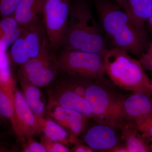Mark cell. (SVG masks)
I'll list each match as a JSON object with an SVG mask.
<instances>
[{
	"label": "cell",
	"instance_id": "6da1fadb",
	"mask_svg": "<svg viewBox=\"0 0 152 152\" xmlns=\"http://www.w3.org/2000/svg\"><path fill=\"white\" fill-rule=\"evenodd\" d=\"M94 4L101 28L112 48L140 56L149 42L146 28L135 23L114 1L94 0Z\"/></svg>",
	"mask_w": 152,
	"mask_h": 152
},
{
	"label": "cell",
	"instance_id": "7a4b0ae2",
	"mask_svg": "<svg viewBox=\"0 0 152 152\" xmlns=\"http://www.w3.org/2000/svg\"><path fill=\"white\" fill-rule=\"evenodd\" d=\"M61 48L104 55L110 49L88 0H77L71 5L67 29Z\"/></svg>",
	"mask_w": 152,
	"mask_h": 152
},
{
	"label": "cell",
	"instance_id": "3957f363",
	"mask_svg": "<svg viewBox=\"0 0 152 152\" xmlns=\"http://www.w3.org/2000/svg\"><path fill=\"white\" fill-rule=\"evenodd\" d=\"M105 70L120 88L151 95V83L139 60L122 50L112 48L104 56Z\"/></svg>",
	"mask_w": 152,
	"mask_h": 152
},
{
	"label": "cell",
	"instance_id": "277c9868",
	"mask_svg": "<svg viewBox=\"0 0 152 152\" xmlns=\"http://www.w3.org/2000/svg\"><path fill=\"white\" fill-rule=\"evenodd\" d=\"M102 80H91L85 98L96 122L118 129L123 122L122 104L125 97L115 93L102 82Z\"/></svg>",
	"mask_w": 152,
	"mask_h": 152
},
{
	"label": "cell",
	"instance_id": "5b68a950",
	"mask_svg": "<svg viewBox=\"0 0 152 152\" xmlns=\"http://www.w3.org/2000/svg\"><path fill=\"white\" fill-rule=\"evenodd\" d=\"M104 55L62 49L55 61L58 71L71 77L91 80L104 79Z\"/></svg>",
	"mask_w": 152,
	"mask_h": 152
},
{
	"label": "cell",
	"instance_id": "8992f818",
	"mask_svg": "<svg viewBox=\"0 0 152 152\" xmlns=\"http://www.w3.org/2000/svg\"><path fill=\"white\" fill-rule=\"evenodd\" d=\"M70 0H44L42 19L53 53L61 48L67 29Z\"/></svg>",
	"mask_w": 152,
	"mask_h": 152
},
{
	"label": "cell",
	"instance_id": "52a82bcc",
	"mask_svg": "<svg viewBox=\"0 0 152 152\" xmlns=\"http://www.w3.org/2000/svg\"><path fill=\"white\" fill-rule=\"evenodd\" d=\"M16 86L14 91L17 122L15 133L20 141L25 142L41 131L37 118L27 104L23 93Z\"/></svg>",
	"mask_w": 152,
	"mask_h": 152
},
{
	"label": "cell",
	"instance_id": "ba28073f",
	"mask_svg": "<svg viewBox=\"0 0 152 152\" xmlns=\"http://www.w3.org/2000/svg\"><path fill=\"white\" fill-rule=\"evenodd\" d=\"M152 115V97L142 92H133L124 97L122 104L123 122L137 126Z\"/></svg>",
	"mask_w": 152,
	"mask_h": 152
},
{
	"label": "cell",
	"instance_id": "9c48e42d",
	"mask_svg": "<svg viewBox=\"0 0 152 152\" xmlns=\"http://www.w3.org/2000/svg\"><path fill=\"white\" fill-rule=\"evenodd\" d=\"M49 115L52 119L67 131L72 142L84 131L89 118L84 114L60 106H48Z\"/></svg>",
	"mask_w": 152,
	"mask_h": 152
},
{
	"label": "cell",
	"instance_id": "30bf717a",
	"mask_svg": "<svg viewBox=\"0 0 152 152\" xmlns=\"http://www.w3.org/2000/svg\"><path fill=\"white\" fill-rule=\"evenodd\" d=\"M115 129L108 125L97 124L87 131L84 140L88 146L94 151L109 152L121 144Z\"/></svg>",
	"mask_w": 152,
	"mask_h": 152
},
{
	"label": "cell",
	"instance_id": "8fae6325",
	"mask_svg": "<svg viewBox=\"0 0 152 152\" xmlns=\"http://www.w3.org/2000/svg\"><path fill=\"white\" fill-rule=\"evenodd\" d=\"M62 86L50 94L49 104L74 110L84 114L89 118H92L91 108L86 99L65 85Z\"/></svg>",
	"mask_w": 152,
	"mask_h": 152
},
{
	"label": "cell",
	"instance_id": "7c38bea8",
	"mask_svg": "<svg viewBox=\"0 0 152 152\" xmlns=\"http://www.w3.org/2000/svg\"><path fill=\"white\" fill-rule=\"evenodd\" d=\"M23 35L31 59L39 55L45 44L48 40L42 18L25 28Z\"/></svg>",
	"mask_w": 152,
	"mask_h": 152
},
{
	"label": "cell",
	"instance_id": "4fadbf2b",
	"mask_svg": "<svg viewBox=\"0 0 152 152\" xmlns=\"http://www.w3.org/2000/svg\"><path fill=\"white\" fill-rule=\"evenodd\" d=\"M140 26L145 28L146 23L152 15V0H114Z\"/></svg>",
	"mask_w": 152,
	"mask_h": 152
},
{
	"label": "cell",
	"instance_id": "5bb4252c",
	"mask_svg": "<svg viewBox=\"0 0 152 152\" xmlns=\"http://www.w3.org/2000/svg\"><path fill=\"white\" fill-rule=\"evenodd\" d=\"M44 0H21L13 15L21 26L27 27L42 18Z\"/></svg>",
	"mask_w": 152,
	"mask_h": 152
},
{
	"label": "cell",
	"instance_id": "9a60e30c",
	"mask_svg": "<svg viewBox=\"0 0 152 152\" xmlns=\"http://www.w3.org/2000/svg\"><path fill=\"white\" fill-rule=\"evenodd\" d=\"M118 129L129 152H150L149 142L140 133L135 126L123 122Z\"/></svg>",
	"mask_w": 152,
	"mask_h": 152
},
{
	"label": "cell",
	"instance_id": "2e32d148",
	"mask_svg": "<svg viewBox=\"0 0 152 152\" xmlns=\"http://www.w3.org/2000/svg\"><path fill=\"white\" fill-rule=\"evenodd\" d=\"M53 55L48 40L39 56L19 67L18 70L19 79L54 63L56 59H54Z\"/></svg>",
	"mask_w": 152,
	"mask_h": 152
},
{
	"label": "cell",
	"instance_id": "e0dca14e",
	"mask_svg": "<svg viewBox=\"0 0 152 152\" xmlns=\"http://www.w3.org/2000/svg\"><path fill=\"white\" fill-rule=\"evenodd\" d=\"M20 83L25 100L37 119L44 117L45 106L40 90L38 87L27 82L20 81Z\"/></svg>",
	"mask_w": 152,
	"mask_h": 152
},
{
	"label": "cell",
	"instance_id": "ac0fdd59",
	"mask_svg": "<svg viewBox=\"0 0 152 152\" xmlns=\"http://www.w3.org/2000/svg\"><path fill=\"white\" fill-rule=\"evenodd\" d=\"M14 90L0 83V116L10 123L14 132L17 127Z\"/></svg>",
	"mask_w": 152,
	"mask_h": 152
},
{
	"label": "cell",
	"instance_id": "d6986e66",
	"mask_svg": "<svg viewBox=\"0 0 152 152\" xmlns=\"http://www.w3.org/2000/svg\"><path fill=\"white\" fill-rule=\"evenodd\" d=\"M40 131L49 140L59 142L65 145L71 143L70 137L63 127L50 118L42 117L37 119Z\"/></svg>",
	"mask_w": 152,
	"mask_h": 152
},
{
	"label": "cell",
	"instance_id": "ffe728a7",
	"mask_svg": "<svg viewBox=\"0 0 152 152\" xmlns=\"http://www.w3.org/2000/svg\"><path fill=\"white\" fill-rule=\"evenodd\" d=\"M57 71L55 62L50 65L19 79V80L27 82L38 87H45L53 81L56 75Z\"/></svg>",
	"mask_w": 152,
	"mask_h": 152
},
{
	"label": "cell",
	"instance_id": "44dd1931",
	"mask_svg": "<svg viewBox=\"0 0 152 152\" xmlns=\"http://www.w3.org/2000/svg\"><path fill=\"white\" fill-rule=\"evenodd\" d=\"M23 34L11 46L8 52L11 68L19 67L31 59Z\"/></svg>",
	"mask_w": 152,
	"mask_h": 152
},
{
	"label": "cell",
	"instance_id": "7402d4cb",
	"mask_svg": "<svg viewBox=\"0 0 152 152\" xmlns=\"http://www.w3.org/2000/svg\"><path fill=\"white\" fill-rule=\"evenodd\" d=\"M24 30L25 28L21 26L12 31L3 34L0 38L1 47L7 51L14 43L22 35Z\"/></svg>",
	"mask_w": 152,
	"mask_h": 152
},
{
	"label": "cell",
	"instance_id": "603a6c76",
	"mask_svg": "<svg viewBox=\"0 0 152 152\" xmlns=\"http://www.w3.org/2000/svg\"><path fill=\"white\" fill-rule=\"evenodd\" d=\"M20 27L13 15L0 18V33L2 35L12 31Z\"/></svg>",
	"mask_w": 152,
	"mask_h": 152
},
{
	"label": "cell",
	"instance_id": "cb8c5ba5",
	"mask_svg": "<svg viewBox=\"0 0 152 152\" xmlns=\"http://www.w3.org/2000/svg\"><path fill=\"white\" fill-rule=\"evenodd\" d=\"M21 0H0V18L13 15Z\"/></svg>",
	"mask_w": 152,
	"mask_h": 152
},
{
	"label": "cell",
	"instance_id": "d4e9b609",
	"mask_svg": "<svg viewBox=\"0 0 152 152\" xmlns=\"http://www.w3.org/2000/svg\"><path fill=\"white\" fill-rule=\"evenodd\" d=\"M139 61L145 71L152 72V40L140 56Z\"/></svg>",
	"mask_w": 152,
	"mask_h": 152
},
{
	"label": "cell",
	"instance_id": "484cf974",
	"mask_svg": "<svg viewBox=\"0 0 152 152\" xmlns=\"http://www.w3.org/2000/svg\"><path fill=\"white\" fill-rule=\"evenodd\" d=\"M41 143L45 146L47 152H68L71 151L64 144L59 142L53 141L45 136L41 137Z\"/></svg>",
	"mask_w": 152,
	"mask_h": 152
},
{
	"label": "cell",
	"instance_id": "4316f807",
	"mask_svg": "<svg viewBox=\"0 0 152 152\" xmlns=\"http://www.w3.org/2000/svg\"><path fill=\"white\" fill-rule=\"evenodd\" d=\"M142 136L149 142L152 140V115L136 127Z\"/></svg>",
	"mask_w": 152,
	"mask_h": 152
},
{
	"label": "cell",
	"instance_id": "83f0119b",
	"mask_svg": "<svg viewBox=\"0 0 152 152\" xmlns=\"http://www.w3.org/2000/svg\"><path fill=\"white\" fill-rule=\"evenodd\" d=\"M23 146V151L27 152H47L45 147L42 143L34 140L31 138L28 139Z\"/></svg>",
	"mask_w": 152,
	"mask_h": 152
},
{
	"label": "cell",
	"instance_id": "f1b7e54d",
	"mask_svg": "<svg viewBox=\"0 0 152 152\" xmlns=\"http://www.w3.org/2000/svg\"><path fill=\"white\" fill-rule=\"evenodd\" d=\"M72 151L75 152H93L94 151L90 148L88 146L83 145L77 142L75 143V145L73 148Z\"/></svg>",
	"mask_w": 152,
	"mask_h": 152
},
{
	"label": "cell",
	"instance_id": "f546056e",
	"mask_svg": "<svg viewBox=\"0 0 152 152\" xmlns=\"http://www.w3.org/2000/svg\"><path fill=\"white\" fill-rule=\"evenodd\" d=\"M12 150L8 143L4 139V136L0 133V152H10Z\"/></svg>",
	"mask_w": 152,
	"mask_h": 152
},
{
	"label": "cell",
	"instance_id": "4dcf8cb0",
	"mask_svg": "<svg viewBox=\"0 0 152 152\" xmlns=\"http://www.w3.org/2000/svg\"><path fill=\"white\" fill-rule=\"evenodd\" d=\"M109 152H129L127 147L124 145L120 144L110 150Z\"/></svg>",
	"mask_w": 152,
	"mask_h": 152
},
{
	"label": "cell",
	"instance_id": "1f68e13d",
	"mask_svg": "<svg viewBox=\"0 0 152 152\" xmlns=\"http://www.w3.org/2000/svg\"><path fill=\"white\" fill-rule=\"evenodd\" d=\"M148 29L152 34V15L147 20L146 24Z\"/></svg>",
	"mask_w": 152,
	"mask_h": 152
},
{
	"label": "cell",
	"instance_id": "d6a6232c",
	"mask_svg": "<svg viewBox=\"0 0 152 152\" xmlns=\"http://www.w3.org/2000/svg\"><path fill=\"white\" fill-rule=\"evenodd\" d=\"M7 122H8L6 120L0 116V127L3 124H6Z\"/></svg>",
	"mask_w": 152,
	"mask_h": 152
},
{
	"label": "cell",
	"instance_id": "836d02e7",
	"mask_svg": "<svg viewBox=\"0 0 152 152\" xmlns=\"http://www.w3.org/2000/svg\"><path fill=\"white\" fill-rule=\"evenodd\" d=\"M151 96L152 97V79L151 80Z\"/></svg>",
	"mask_w": 152,
	"mask_h": 152
}]
</instances>
